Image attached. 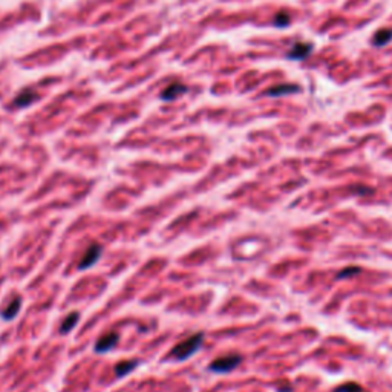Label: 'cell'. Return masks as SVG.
Listing matches in <instances>:
<instances>
[{
    "mask_svg": "<svg viewBox=\"0 0 392 392\" xmlns=\"http://www.w3.org/2000/svg\"><path fill=\"white\" fill-rule=\"evenodd\" d=\"M203 341H204V334L198 333V334H195L192 337L186 339L184 341H181L179 345H176L173 348V351H172V356L179 361L187 360V358H190V357L198 353L201 345H203Z\"/></svg>",
    "mask_w": 392,
    "mask_h": 392,
    "instance_id": "obj_1",
    "label": "cell"
},
{
    "mask_svg": "<svg viewBox=\"0 0 392 392\" xmlns=\"http://www.w3.org/2000/svg\"><path fill=\"white\" fill-rule=\"evenodd\" d=\"M240 361H242V357L239 354H230V356H224V357H219L216 358L212 365H210V371H213V373H218V374H225V373H230V371L236 369Z\"/></svg>",
    "mask_w": 392,
    "mask_h": 392,
    "instance_id": "obj_2",
    "label": "cell"
},
{
    "mask_svg": "<svg viewBox=\"0 0 392 392\" xmlns=\"http://www.w3.org/2000/svg\"><path fill=\"white\" fill-rule=\"evenodd\" d=\"M103 255V248L100 247L98 244H92L87 250H86V253L83 256V259L80 260V264H78V268L80 270H87L90 267H94L97 262H98V259L102 257Z\"/></svg>",
    "mask_w": 392,
    "mask_h": 392,
    "instance_id": "obj_3",
    "label": "cell"
},
{
    "mask_svg": "<svg viewBox=\"0 0 392 392\" xmlns=\"http://www.w3.org/2000/svg\"><path fill=\"white\" fill-rule=\"evenodd\" d=\"M118 334L117 333H107L104 334L102 339L97 341L95 345V353L98 354H103V353H107V351L112 349L117 343H118Z\"/></svg>",
    "mask_w": 392,
    "mask_h": 392,
    "instance_id": "obj_4",
    "label": "cell"
},
{
    "mask_svg": "<svg viewBox=\"0 0 392 392\" xmlns=\"http://www.w3.org/2000/svg\"><path fill=\"white\" fill-rule=\"evenodd\" d=\"M311 51H313V45L311 43H296L288 54V58L291 60H304L307 58Z\"/></svg>",
    "mask_w": 392,
    "mask_h": 392,
    "instance_id": "obj_5",
    "label": "cell"
},
{
    "mask_svg": "<svg viewBox=\"0 0 392 392\" xmlns=\"http://www.w3.org/2000/svg\"><path fill=\"white\" fill-rule=\"evenodd\" d=\"M187 92V87L184 85H181V83H173V85H170L163 94H161V98L163 100H173L176 98L178 95L181 94H186Z\"/></svg>",
    "mask_w": 392,
    "mask_h": 392,
    "instance_id": "obj_6",
    "label": "cell"
},
{
    "mask_svg": "<svg viewBox=\"0 0 392 392\" xmlns=\"http://www.w3.org/2000/svg\"><path fill=\"white\" fill-rule=\"evenodd\" d=\"M138 366V361L136 360H126V361H121V363H118L115 366V375L118 378H123L126 377L129 373H132V371Z\"/></svg>",
    "mask_w": 392,
    "mask_h": 392,
    "instance_id": "obj_7",
    "label": "cell"
},
{
    "mask_svg": "<svg viewBox=\"0 0 392 392\" xmlns=\"http://www.w3.org/2000/svg\"><path fill=\"white\" fill-rule=\"evenodd\" d=\"M20 308H22V299L17 297V299H14L13 302L8 305V308H6V309H3L2 317H3L5 320H14V319L18 316V311H20Z\"/></svg>",
    "mask_w": 392,
    "mask_h": 392,
    "instance_id": "obj_8",
    "label": "cell"
},
{
    "mask_svg": "<svg viewBox=\"0 0 392 392\" xmlns=\"http://www.w3.org/2000/svg\"><path fill=\"white\" fill-rule=\"evenodd\" d=\"M299 90H300V87L299 86H294V85H280V86H276L273 89H270L268 90V95H271V97H280V95L299 92Z\"/></svg>",
    "mask_w": 392,
    "mask_h": 392,
    "instance_id": "obj_9",
    "label": "cell"
},
{
    "mask_svg": "<svg viewBox=\"0 0 392 392\" xmlns=\"http://www.w3.org/2000/svg\"><path fill=\"white\" fill-rule=\"evenodd\" d=\"M78 320H80V314L75 313V311H74V313H71V314H68V317L62 322V328H60V333L66 334V333H69V331H72Z\"/></svg>",
    "mask_w": 392,
    "mask_h": 392,
    "instance_id": "obj_10",
    "label": "cell"
},
{
    "mask_svg": "<svg viewBox=\"0 0 392 392\" xmlns=\"http://www.w3.org/2000/svg\"><path fill=\"white\" fill-rule=\"evenodd\" d=\"M37 98V95L33 92V90H23L22 94H18L17 100H16V103L20 106V107H25L28 104H31L34 100Z\"/></svg>",
    "mask_w": 392,
    "mask_h": 392,
    "instance_id": "obj_11",
    "label": "cell"
},
{
    "mask_svg": "<svg viewBox=\"0 0 392 392\" xmlns=\"http://www.w3.org/2000/svg\"><path fill=\"white\" fill-rule=\"evenodd\" d=\"M392 40V31L391 29H381L378 31L374 37V45L375 46H383L386 43H389Z\"/></svg>",
    "mask_w": 392,
    "mask_h": 392,
    "instance_id": "obj_12",
    "label": "cell"
},
{
    "mask_svg": "<svg viewBox=\"0 0 392 392\" xmlns=\"http://www.w3.org/2000/svg\"><path fill=\"white\" fill-rule=\"evenodd\" d=\"M334 392H363V388H361L358 383H345V385H340L339 388H336Z\"/></svg>",
    "mask_w": 392,
    "mask_h": 392,
    "instance_id": "obj_13",
    "label": "cell"
},
{
    "mask_svg": "<svg viewBox=\"0 0 392 392\" xmlns=\"http://www.w3.org/2000/svg\"><path fill=\"white\" fill-rule=\"evenodd\" d=\"M276 26H288L290 25V16L287 13H279L274 18Z\"/></svg>",
    "mask_w": 392,
    "mask_h": 392,
    "instance_id": "obj_14",
    "label": "cell"
},
{
    "mask_svg": "<svg viewBox=\"0 0 392 392\" xmlns=\"http://www.w3.org/2000/svg\"><path fill=\"white\" fill-rule=\"evenodd\" d=\"M360 268H356V267H351V268H346L343 271H340L337 274V279H345V277H351V276H356L357 273H360Z\"/></svg>",
    "mask_w": 392,
    "mask_h": 392,
    "instance_id": "obj_15",
    "label": "cell"
}]
</instances>
